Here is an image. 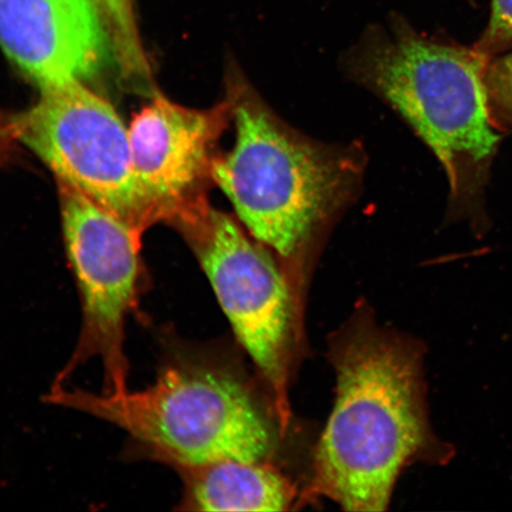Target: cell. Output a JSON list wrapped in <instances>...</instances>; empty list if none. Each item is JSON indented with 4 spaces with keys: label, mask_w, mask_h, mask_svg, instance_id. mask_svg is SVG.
Masks as SVG:
<instances>
[{
    "label": "cell",
    "mask_w": 512,
    "mask_h": 512,
    "mask_svg": "<svg viewBox=\"0 0 512 512\" xmlns=\"http://www.w3.org/2000/svg\"><path fill=\"white\" fill-rule=\"evenodd\" d=\"M334 408L313 453L300 504L328 498L347 511H384L402 472L445 466L456 447L434 431L425 344L376 322L366 303L329 338Z\"/></svg>",
    "instance_id": "cell-1"
},
{
    "label": "cell",
    "mask_w": 512,
    "mask_h": 512,
    "mask_svg": "<svg viewBox=\"0 0 512 512\" xmlns=\"http://www.w3.org/2000/svg\"><path fill=\"white\" fill-rule=\"evenodd\" d=\"M235 144L214 159V184L247 232L272 251L303 290L326 235L361 190L367 158L360 144L317 142L275 113L229 61L226 98Z\"/></svg>",
    "instance_id": "cell-2"
},
{
    "label": "cell",
    "mask_w": 512,
    "mask_h": 512,
    "mask_svg": "<svg viewBox=\"0 0 512 512\" xmlns=\"http://www.w3.org/2000/svg\"><path fill=\"white\" fill-rule=\"evenodd\" d=\"M44 400L120 428L137 456L176 470L220 460L273 464L284 435L274 409L247 376L206 350L172 348L156 381L142 390L93 393L59 386Z\"/></svg>",
    "instance_id": "cell-3"
},
{
    "label": "cell",
    "mask_w": 512,
    "mask_h": 512,
    "mask_svg": "<svg viewBox=\"0 0 512 512\" xmlns=\"http://www.w3.org/2000/svg\"><path fill=\"white\" fill-rule=\"evenodd\" d=\"M489 56L420 34L405 17L373 24L342 64L406 120L443 164L453 200L475 194L499 144L486 87Z\"/></svg>",
    "instance_id": "cell-4"
},
{
    "label": "cell",
    "mask_w": 512,
    "mask_h": 512,
    "mask_svg": "<svg viewBox=\"0 0 512 512\" xmlns=\"http://www.w3.org/2000/svg\"><path fill=\"white\" fill-rule=\"evenodd\" d=\"M172 224L200 262L236 339L252 358L285 434L302 335V290L270 249L209 202L185 211Z\"/></svg>",
    "instance_id": "cell-5"
},
{
    "label": "cell",
    "mask_w": 512,
    "mask_h": 512,
    "mask_svg": "<svg viewBox=\"0 0 512 512\" xmlns=\"http://www.w3.org/2000/svg\"><path fill=\"white\" fill-rule=\"evenodd\" d=\"M57 184L64 242L81 299L82 326L73 355L53 387L67 386L69 377L95 358L104 370L102 392H125L130 375L126 329L142 296L144 230L70 185Z\"/></svg>",
    "instance_id": "cell-6"
},
{
    "label": "cell",
    "mask_w": 512,
    "mask_h": 512,
    "mask_svg": "<svg viewBox=\"0 0 512 512\" xmlns=\"http://www.w3.org/2000/svg\"><path fill=\"white\" fill-rule=\"evenodd\" d=\"M8 130L66 183L144 230L149 227L134 181L130 134L113 106L87 83L44 86Z\"/></svg>",
    "instance_id": "cell-7"
},
{
    "label": "cell",
    "mask_w": 512,
    "mask_h": 512,
    "mask_svg": "<svg viewBox=\"0 0 512 512\" xmlns=\"http://www.w3.org/2000/svg\"><path fill=\"white\" fill-rule=\"evenodd\" d=\"M230 123L226 99L194 110L157 96L134 115L128 127L132 169L149 226L208 202L216 145Z\"/></svg>",
    "instance_id": "cell-8"
},
{
    "label": "cell",
    "mask_w": 512,
    "mask_h": 512,
    "mask_svg": "<svg viewBox=\"0 0 512 512\" xmlns=\"http://www.w3.org/2000/svg\"><path fill=\"white\" fill-rule=\"evenodd\" d=\"M0 48L38 88L91 82L115 61L91 0H0Z\"/></svg>",
    "instance_id": "cell-9"
},
{
    "label": "cell",
    "mask_w": 512,
    "mask_h": 512,
    "mask_svg": "<svg viewBox=\"0 0 512 512\" xmlns=\"http://www.w3.org/2000/svg\"><path fill=\"white\" fill-rule=\"evenodd\" d=\"M176 471L184 484L181 510L285 511L302 496L272 463L220 460Z\"/></svg>",
    "instance_id": "cell-10"
},
{
    "label": "cell",
    "mask_w": 512,
    "mask_h": 512,
    "mask_svg": "<svg viewBox=\"0 0 512 512\" xmlns=\"http://www.w3.org/2000/svg\"><path fill=\"white\" fill-rule=\"evenodd\" d=\"M110 32L115 62L126 76L150 79V66L140 38L133 0H91Z\"/></svg>",
    "instance_id": "cell-11"
},
{
    "label": "cell",
    "mask_w": 512,
    "mask_h": 512,
    "mask_svg": "<svg viewBox=\"0 0 512 512\" xmlns=\"http://www.w3.org/2000/svg\"><path fill=\"white\" fill-rule=\"evenodd\" d=\"M509 46H512V0H491L489 24L477 49L489 56Z\"/></svg>",
    "instance_id": "cell-12"
},
{
    "label": "cell",
    "mask_w": 512,
    "mask_h": 512,
    "mask_svg": "<svg viewBox=\"0 0 512 512\" xmlns=\"http://www.w3.org/2000/svg\"><path fill=\"white\" fill-rule=\"evenodd\" d=\"M485 79L491 104L512 120V51L489 64Z\"/></svg>",
    "instance_id": "cell-13"
}]
</instances>
